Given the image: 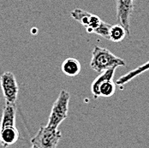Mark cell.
Wrapping results in <instances>:
<instances>
[{"instance_id": "obj_5", "label": "cell", "mask_w": 149, "mask_h": 148, "mask_svg": "<svg viewBox=\"0 0 149 148\" xmlns=\"http://www.w3.org/2000/svg\"><path fill=\"white\" fill-rule=\"evenodd\" d=\"M71 17L81 23L88 33H93V31L100 26L102 22L98 15L78 8L71 11Z\"/></svg>"}, {"instance_id": "obj_12", "label": "cell", "mask_w": 149, "mask_h": 148, "mask_svg": "<svg viewBox=\"0 0 149 148\" xmlns=\"http://www.w3.org/2000/svg\"><path fill=\"white\" fill-rule=\"evenodd\" d=\"M127 34V31L119 23L117 25H111L110 30V40L113 42H120L125 38Z\"/></svg>"}, {"instance_id": "obj_2", "label": "cell", "mask_w": 149, "mask_h": 148, "mask_svg": "<svg viewBox=\"0 0 149 148\" xmlns=\"http://www.w3.org/2000/svg\"><path fill=\"white\" fill-rule=\"evenodd\" d=\"M70 99V96L67 91L62 90L60 92L58 99L52 105L46 126L53 129H58L60 124L68 117Z\"/></svg>"}, {"instance_id": "obj_8", "label": "cell", "mask_w": 149, "mask_h": 148, "mask_svg": "<svg viewBox=\"0 0 149 148\" xmlns=\"http://www.w3.org/2000/svg\"><path fill=\"white\" fill-rule=\"evenodd\" d=\"M16 106L15 104L5 103L3 109L2 118L0 122V129L6 127H15Z\"/></svg>"}, {"instance_id": "obj_7", "label": "cell", "mask_w": 149, "mask_h": 148, "mask_svg": "<svg viewBox=\"0 0 149 148\" xmlns=\"http://www.w3.org/2000/svg\"><path fill=\"white\" fill-rule=\"evenodd\" d=\"M19 140V132L15 127H6L0 129V144L3 147L14 145Z\"/></svg>"}, {"instance_id": "obj_1", "label": "cell", "mask_w": 149, "mask_h": 148, "mask_svg": "<svg viewBox=\"0 0 149 148\" xmlns=\"http://www.w3.org/2000/svg\"><path fill=\"white\" fill-rule=\"evenodd\" d=\"M90 66L94 71L100 74L111 68L126 66V63L121 58L114 55L109 50L99 45H94L92 51Z\"/></svg>"}, {"instance_id": "obj_4", "label": "cell", "mask_w": 149, "mask_h": 148, "mask_svg": "<svg viewBox=\"0 0 149 148\" xmlns=\"http://www.w3.org/2000/svg\"><path fill=\"white\" fill-rule=\"evenodd\" d=\"M1 88L5 102L8 104H15L18 97L19 87L12 72H4L0 77Z\"/></svg>"}, {"instance_id": "obj_11", "label": "cell", "mask_w": 149, "mask_h": 148, "mask_svg": "<svg viewBox=\"0 0 149 148\" xmlns=\"http://www.w3.org/2000/svg\"><path fill=\"white\" fill-rule=\"evenodd\" d=\"M61 69L63 74H66L67 76L74 77L78 75L81 72V63L75 58H69L63 62Z\"/></svg>"}, {"instance_id": "obj_3", "label": "cell", "mask_w": 149, "mask_h": 148, "mask_svg": "<svg viewBox=\"0 0 149 148\" xmlns=\"http://www.w3.org/2000/svg\"><path fill=\"white\" fill-rule=\"evenodd\" d=\"M62 133L58 129L40 126L38 133L32 138L31 143L40 148H57Z\"/></svg>"}, {"instance_id": "obj_10", "label": "cell", "mask_w": 149, "mask_h": 148, "mask_svg": "<svg viewBox=\"0 0 149 148\" xmlns=\"http://www.w3.org/2000/svg\"><path fill=\"white\" fill-rule=\"evenodd\" d=\"M148 70H149V60L147 63H145L144 64H142V65L135 68L133 70L122 75L116 81V84L119 87H123L125 84H127L128 82H130V81H132L134 78L137 77L138 75H140L141 74H142Z\"/></svg>"}, {"instance_id": "obj_13", "label": "cell", "mask_w": 149, "mask_h": 148, "mask_svg": "<svg viewBox=\"0 0 149 148\" xmlns=\"http://www.w3.org/2000/svg\"><path fill=\"white\" fill-rule=\"evenodd\" d=\"M116 91V85L112 81H107L101 84L100 88V97H111Z\"/></svg>"}, {"instance_id": "obj_9", "label": "cell", "mask_w": 149, "mask_h": 148, "mask_svg": "<svg viewBox=\"0 0 149 148\" xmlns=\"http://www.w3.org/2000/svg\"><path fill=\"white\" fill-rule=\"evenodd\" d=\"M116 69L117 68H111V69H109L104 72L100 73V74L93 81L92 86H91V92L95 99L100 97V88L101 84L104 83V81L113 80V76L115 74Z\"/></svg>"}, {"instance_id": "obj_15", "label": "cell", "mask_w": 149, "mask_h": 148, "mask_svg": "<svg viewBox=\"0 0 149 148\" xmlns=\"http://www.w3.org/2000/svg\"><path fill=\"white\" fill-rule=\"evenodd\" d=\"M31 148H40V147H36V146H34V145H32V147H31Z\"/></svg>"}, {"instance_id": "obj_14", "label": "cell", "mask_w": 149, "mask_h": 148, "mask_svg": "<svg viewBox=\"0 0 149 148\" xmlns=\"http://www.w3.org/2000/svg\"><path fill=\"white\" fill-rule=\"evenodd\" d=\"M111 28V25L109 23L104 22V21L101 22V23L100 24V26L93 31V33L100 35L101 37H103L106 40H110V30Z\"/></svg>"}, {"instance_id": "obj_6", "label": "cell", "mask_w": 149, "mask_h": 148, "mask_svg": "<svg viewBox=\"0 0 149 148\" xmlns=\"http://www.w3.org/2000/svg\"><path fill=\"white\" fill-rule=\"evenodd\" d=\"M134 0H116L117 19L128 34L130 33V16L134 10Z\"/></svg>"}]
</instances>
